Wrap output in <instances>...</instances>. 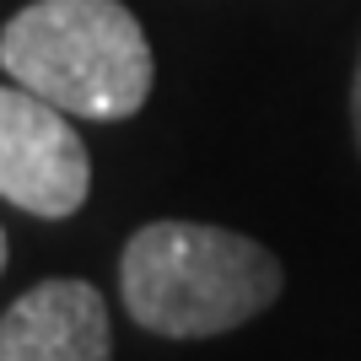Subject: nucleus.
I'll use <instances>...</instances> for the list:
<instances>
[{
  "mask_svg": "<svg viewBox=\"0 0 361 361\" xmlns=\"http://www.w3.org/2000/svg\"><path fill=\"white\" fill-rule=\"evenodd\" d=\"M286 275L264 243L205 221H151L124 243L119 297L162 340H211L243 329L281 297Z\"/></svg>",
  "mask_w": 361,
  "mask_h": 361,
  "instance_id": "obj_1",
  "label": "nucleus"
},
{
  "mask_svg": "<svg viewBox=\"0 0 361 361\" xmlns=\"http://www.w3.org/2000/svg\"><path fill=\"white\" fill-rule=\"evenodd\" d=\"M0 65L71 119H130L157 75L146 27L119 0H32L0 32Z\"/></svg>",
  "mask_w": 361,
  "mask_h": 361,
  "instance_id": "obj_2",
  "label": "nucleus"
},
{
  "mask_svg": "<svg viewBox=\"0 0 361 361\" xmlns=\"http://www.w3.org/2000/svg\"><path fill=\"white\" fill-rule=\"evenodd\" d=\"M87 189L92 157L71 130V114L27 87H0V200L44 221H65L87 205Z\"/></svg>",
  "mask_w": 361,
  "mask_h": 361,
  "instance_id": "obj_3",
  "label": "nucleus"
},
{
  "mask_svg": "<svg viewBox=\"0 0 361 361\" xmlns=\"http://www.w3.org/2000/svg\"><path fill=\"white\" fill-rule=\"evenodd\" d=\"M0 361H114L108 302L92 281H38L0 313Z\"/></svg>",
  "mask_w": 361,
  "mask_h": 361,
  "instance_id": "obj_4",
  "label": "nucleus"
},
{
  "mask_svg": "<svg viewBox=\"0 0 361 361\" xmlns=\"http://www.w3.org/2000/svg\"><path fill=\"white\" fill-rule=\"evenodd\" d=\"M350 130H356V151H361V54H356V81H350Z\"/></svg>",
  "mask_w": 361,
  "mask_h": 361,
  "instance_id": "obj_5",
  "label": "nucleus"
},
{
  "mask_svg": "<svg viewBox=\"0 0 361 361\" xmlns=\"http://www.w3.org/2000/svg\"><path fill=\"white\" fill-rule=\"evenodd\" d=\"M0 270H6V232H0Z\"/></svg>",
  "mask_w": 361,
  "mask_h": 361,
  "instance_id": "obj_6",
  "label": "nucleus"
}]
</instances>
